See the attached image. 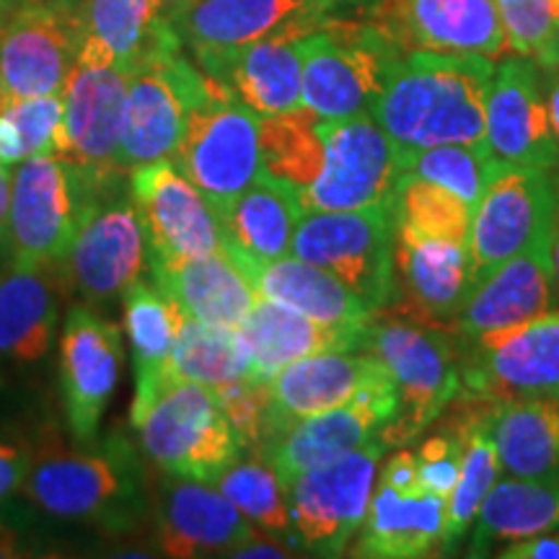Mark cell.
Returning a JSON list of instances; mask_svg holds the SVG:
<instances>
[{"instance_id": "cell-1", "label": "cell", "mask_w": 559, "mask_h": 559, "mask_svg": "<svg viewBox=\"0 0 559 559\" xmlns=\"http://www.w3.org/2000/svg\"><path fill=\"white\" fill-rule=\"evenodd\" d=\"M495 68L498 62L481 55L402 52L370 117L402 153L453 143L489 148L485 120Z\"/></svg>"}, {"instance_id": "cell-2", "label": "cell", "mask_w": 559, "mask_h": 559, "mask_svg": "<svg viewBox=\"0 0 559 559\" xmlns=\"http://www.w3.org/2000/svg\"><path fill=\"white\" fill-rule=\"evenodd\" d=\"M26 495L41 513L109 534L132 531L145 513V472L124 438L109 436L79 453H55L29 469Z\"/></svg>"}, {"instance_id": "cell-3", "label": "cell", "mask_w": 559, "mask_h": 559, "mask_svg": "<svg viewBox=\"0 0 559 559\" xmlns=\"http://www.w3.org/2000/svg\"><path fill=\"white\" fill-rule=\"evenodd\" d=\"M362 349L386 366L396 391V415L381 432L389 449L423 438L464 391L461 347L449 330L400 313H373Z\"/></svg>"}, {"instance_id": "cell-4", "label": "cell", "mask_w": 559, "mask_h": 559, "mask_svg": "<svg viewBox=\"0 0 559 559\" xmlns=\"http://www.w3.org/2000/svg\"><path fill=\"white\" fill-rule=\"evenodd\" d=\"M120 179H99L58 156L21 160L11 185L13 267L45 270L68 260L91 202Z\"/></svg>"}, {"instance_id": "cell-5", "label": "cell", "mask_w": 559, "mask_h": 559, "mask_svg": "<svg viewBox=\"0 0 559 559\" xmlns=\"http://www.w3.org/2000/svg\"><path fill=\"white\" fill-rule=\"evenodd\" d=\"M300 104L319 120L370 115L400 50L373 21L326 19L306 34Z\"/></svg>"}, {"instance_id": "cell-6", "label": "cell", "mask_w": 559, "mask_h": 559, "mask_svg": "<svg viewBox=\"0 0 559 559\" xmlns=\"http://www.w3.org/2000/svg\"><path fill=\"white\" fill-rule=\"evenodd\" d=\"M394 200L362 210L306 213L293 236L290 254L319 264L358 293L373 313L394 300Z\"/></svg>"}, {"instance_id": "cell-7", "label": "cell", "mask_w": 559, "mask_h": 559, "mask_svg": "<svg viewBox=\"0 0 559 559\" xmlns=\"http://www.w3.org/2000/svg\"><path fill=\"white\" fill-rule=\"evenodd\" d=\"M181 39H169L132 70L124 104L117 164L124 174L171 158L185 135L187 117L213 94L218 81L181 55Z\"/></svg>"}, {"instance_id": "cell-8", "label": "cell", "mask_w": 559, "mask_h": 559, "mask_svg": "<svg viewBox=\"0 0 559 559\" xmlns=\"http://www.w3.org/2000/svg\"><path fill=\"white\" fill-rule=\"evenodd\" d=\"M171 160L221 215L264 171L260 115L218 83L213 94L190 111Z\"/></svg>"}, {"instance_id": "cell-9", "label": "cell", "mask_w": 559, "mask_h": 559, "mask_svg": "<svg viewBox=\"0 0 559 559\" xmlns=\"http://www.w3.org/2000/svg\"><path fill=\"white\" fill-rule=\"evenodd\" d=\"M135 430L145 456L169 477L213 485L243 453L215 389L202 383H174L151 404Z\"/></svg>"}, {"instance_id": "cell-10", "label": "cell", "mask_w": 559, "mask_h": 559, "mask_svg": "<svg viewBox=\"0 0 559 559\" xmlns=\"http://www.w3.org/2000/svg\"><path fill=\"white\" fill-rule=\"evenodd\" d=\"M389 445L383 438L330 464L300 472L285 485L293 542L313 557H342L368 515L379 466Z\"/></svg>"}, {"instance_id": "cell-11", "label": "cell", "mask_w": 559, "mask_h": 559, "mask_svg": "<svg viewBox=\"0 0 559 559\" xmlns=\"http://www.w3.org/2000/svg\"><path fill=\"white\" fill-rule=\"evenodd\" d=\"M83 37V0H16L0 19L3 102L60 94Z\"/></svg>"}, {"instance_id": "cell-12", "label": "cell", "mask_w": 559, "mask_h": 559, "mask_svg": "<svg viewBox=\"0 0 559 559\" xmlns=\"http://www.w3.org/2000/svg\"><path fill=\"white\" fill-rule=\"evenodd\" d=\"M559 228V200L547 169L502 164L472 213V285ZM469 285V288H472Z\"/></svg>"}, {"instance_id": "cell-13", "label": "cell", "mask_w": 559, "mask_h": 559, "mask_svg": "<svg viewBox=\"0 0 559 559\" xmlns=\"http://www.w3.org/2000/svg\"><path fill=\"white\" fill-rule=\"evenodd\" d=\"M324 164L298 192L306 213L362 210L394 200L402 177V151L370 115L321 120Z\"/></svg>"}, {"instance_id": "cell-14", "label": "cell", "mask_w": 559, "mask_h": 559, "mask_svg": "<svg viewBox=\"0 0 559 559\" xmlns=\"http://www.w3.org/2000/svg\"><path fill=\"white\" fill-rule=\"evenodd\" d=\"M449 498L417 481L415 453L396 449L379 466L368 515L349 555L362 559H417L443 555Z\"/></svg>"}, {"instance_id": "cell-15", "label": "cell", "mask_w": 559, "mask_h": 559, "mask_svg": "<svg viewBox=\"0 0 559 559\" xmlns=\"http://www.w3.org/2000/svg\"><path fill=\"white\" fill-rule=\"evenodd\" d=\"M459 347L461 381L469 394L495 402L559 400V309L459 342Z\"/></svg>"}, {"instance_id": "cell-16", "label": "cell", "mask_w": 559, "mask_h": 559, "mask_svg": "<svg viewBox=\"0 0 559 559\" xmlns=\"http://www.w3.org/2000/svg\"><path fill=\"white\" fill-rule=\"evenodd\" d=\"M332 11L324 0H190L169 21L202 73L221 83L226 62L243 47L280 32H317Z\"/></svg>"}, {"instance_id": "cell-17", "label": "cell", "mask_w": 559, "mask_h": 559, "mask_svg": "<svg viewBox=\"0 0 559 559\" xmlns=\"http://www.w3.org/2000/svg\"><path fill=\"white\" fill-rule=\"evenodd\" d=\"M130 200L143 223L148 262L198 260L226 251V230L218 210L171 158L132 169Z\"/></svg>"}, {"instance_id": "cell-18", "label": "cell", "mask_w": 559, "mask_h": 559, "mask_svg": "<svg viewBox=\"0 0 559 559\" xmlns=\"http://www.w3.org/2000/svg\"><path fill=\"white\" fill-rule=\"evenodd\" d=\"M66 262L91 306L124 296L148 264V243L132 200L109 187L91 202Z\"/></svg>"}, {"instance_id": "cell-19", "label": "cell", "mask_w": 559, "mask_h": 559, "mask_svg": "<svg viewBox=\"0 0 559 559\" xmlns=\"http://www.w3.org/2000/svg\"><path fill=\"white\" fill-rule=\"evenodd\" d=\"M379 29L400 52L481 55L508 52L495 0H373Z\"/></svg>"}, {"instance_id": "cell-20", "label": "cell", "mask_w": 559, "mask_h": 559, "mask_svg": "<svg viewBox=\"0 0 559 559\" xmlns=\"http://www.w3.org/2000/svg\"><path fill=\"white\" fill-rule=\"evenodd\" d=\"M122 330L86 306L68 311L60 337V391L68 428L81 445L99 438L122 370Z\"/></svg>"}, {"instance_id": "cell-21", "label": "cell", "mask_w": 559, "mask_h": 559, "mask_svg": "<svg viewBox=\"0 0 559 559\" xmlns=\"http://www.w3.org/2000/svg\"><path fill=\"white\" fill-rule=\"evenodd\" d=\"M270 389V438L264 451L288 425L321 415L360 396L391 391V376L383 362L368 349L319 353L288 362L267 381ZM260 456V459H262Z\"/></svg>"}, {"instance_id": "cell-22", "label": "cell", "mask_w": 559, "mask_h": 559, "mask_svg": "<svg viewBox=\"0 0 559 559\" xmlns=\"http://www.w3.org/2000/svg\"><path fill=\"white\" fill-rule=\"evenodd\" d=\"M132 68L83 66L70 68L66 88V160L99 179H120L117 164L122 140L124 104Z\"/></svg>"}, {"instance_id": "cell-23", "label": "cell", "mask_w": 559, "mask_h": 559, "mask_svg": "<svg viewBox=\"0 0 559 559\" xmlns=\"http://www.w3.org/2000/svg\"><path fill=\"white\" fill-rule=\"evenodd\" d=\"M394 277L396 290L386 313L451 332L469 296V243L430 239L396 226Z\"/></svg>"}, {"instance_id": "cell-24", "label": "cell", "mask_w": 559, "mask_h": 559, "mask_svg": "<svg viewBox=\"0 0 559 559\" xmlns=\"http://www.w3.org/2000/svg\"><path fill=\"white\" fill-rule=\"evenodd\" d=\"M485 135L489 151L508 164L539 169L559 164L539 62L521 55L498 62L487 94Z\"/></svg>"}, {"instance_id": "cell-25", "label": "cell", "mask_w": 559, "mask_h": 559, "mask_svg": "<svg viewBox=\"0 0 559 559\" xmlns=\"http://www.w3.org/2000/svg\"><path fill=\"white\" fill-rule=\"evenodd\" d=\"M551 243L555 236L502 262L472 285L451 330L456 342H469L557 309L559 290Z\"/></svg>"}, {"instance_id": "cell-26", "label": "cell", "mask_w": 559, "mask_h": 559, "mask_svg": "<svg viewBox=\"0 0 559 559\" xmlns=\"http://www.w3.org/2000/svg\"><path fill=\"white\" fill-rule=\"evenodd\" d=\"M260 534L210 481L171 477L158 489L156 539L166 557H234Z\"/></svg>"}, {"instance_id": "cell-27", "label": "cell", "mask_w": 559, "mask_h": 559, "mask_svg": "<svg viewBox=\"0 0 559 559\" xmlns=\"http://www.w3.org/2000/svg\"><path fill=\"white\" fill-rule=\"evenodd\" d=\"M394 415V389L360 396V400L342 404V407L288 425L272 440L262 459L275 469L280 481L288 485L300 472L330 464L345 453H353L379 440Z\"/></svg>"}, {"instance_id": "cell-28", "label": "cell", "mask_w": 559, "mask_h": 559, "mask_svg": "<svg viewBox=\"0 0 559 559\" xmlns=\"http://www.w3.org/2000/svg\"><path fill=\"white\" fill-rule=\"evenodd\" d=\"M160 290L187 317L205 324L239 330L251 309L260 304V293L230 251L179 262H148Z\"/></svg>"}, {"instance_id": "cell-29", "label": "cell", "mask_w": 559, "mask_h": 559, "mask_svg": "<svg viewBox=\"0 0 559 559\" xmlns=\"http://www.w3.org/2000/svg\"><path fill=\"white\" fill-rule=\"evenodd\" d=\"M366 326L321 324L304 313L285 309L260 298L239 326V334L249 353V379L267 383L280 368L293 360L319 353H347L362 349Z\"/></svg>"}, {"instance_id": "cell-30", "label": "cell", "mask_w": 559, "mask_h": 559, "mask_svg": "<svg viewBox=\"0 0 559 559\" xmlns=\"http://www.w3.org/2000/svg\"><path fill=\"white\" fill-rule=\"evenodd\" d=\"M230 257L241 264L264 300L304 313L321 324L362 326L373 319V311L362 304L358 293L319 264L304 262L293 254L272 262H254L234 251Z\"/></svg>"}, {"instance_id": "cell-31", "label": "cell", "mask_w": 559, "mask_h": 559, "mask_svg": "<svg viewBox=\"0 0 559 559\" xmlns=\"http://www.w3.org/2000/svg\"><path fill=\"white\" fill-rule=\"evenodd\" d=\"M58 332V296L41 270L13 267L0 280V383L39 366Z\"/></svg>"}, {"instance_id": "cell-32", "label": "cell", "mask_w": 559, "mask_h": 559, "mask_svg": "<svg viewBox=\"0 0 559 559\" xmlns=\"http://www.w3.org/2000/svg\"><path fill=\"white\" fill-rule=\"evenodd\" d=\"M179 37L158 0H83V37L75 62L135 70L160 45Z\"/></svg>"}, {"instance_id": "cell-33", "label": "cell", "mask_w": 559, "mask_h": 559, "mask_svg": "<svg viewBox=\"0 0 559 559\" xmlns=\"http://www.w3.org/2000/svg\"><path fill=\"white\" fill-rule=\"evenodd\" d=\"M124 304V334L132 349L135 368V400H132V428L143 419L151 404L171 389L169 358L185 311L166 296L158 285H130L122 296Z\"/></svg>"}, {"instance_id": "cell-34", "label": "cell", "mask_w": 559, "mask_h": 559, "mask_svg": "<svg viewBox=\"0 0 559 559\" xmlns=\"http://www.w3.org/2000/svg\"><path fill=\"white\" fill-rule=\"evenodd\" d=\"M306 29L272 34L267 39L243 47L226 62L221 83L241 104L260 117H275L300 109L304 86V41Z\"/></svg>"}, {"instance_id": "cell-35", "label": "cell", "mask_w": 559, "mask_h": 559, "mask_svg": "<svg viewBox=\"0 0 559 559\" xmlns=\"http://www.w3.org/2000/svg\"><path fill=\"white\" fill-rule=\"evenodd\" d=\"M555 528H559V469L542 479L500 477L474 519L466 557H487L492 549Z\"/></svg>"}, {"instance_id": "cell-36", "label": "cell", "mask_w": 559, "mask_h": 559, "mask_svg": "<svg viewBox=\"0 0 559 559\" xmlns=\"http://www.w3.org/2000/svg\"><path fill=\"white\" fill-rule=\"evenodd\" d=\"M300 218L304 207L298 202V192L262 171V177L221 213L226 249L254 262L288 257Z\"/></svg>"}, {"instance_id": "cell-37", "label": "cell", "mask_w": 559, "mask_h": 559, "mask_svg": "<svg viewBox=\"0 0 559 559\" xmlns=\"http://www.w3.org/2000/svg\"><path fill=\"white\" fill-rule=\"evenodd\" d=\"M502 477L542 479L559 469V400L526 396L500 402L492 419Z\"/></svg>"}, {"instance_id": "cell-38", "label": "cell", "mask_w": 559, "mask_h": 559, "mask_svg": "<svg viewBox=\"0 0 559 559\" xmlns=\"http://www.w3.org/2000/svg\"><path fill=\"white\" fill-rule=\"evenodd\" d=\"M249 353L239 330L205 324L192 317L181 319L169 358V383H223L249 379Z\"/></svg>"}, {"instance_id": "cell-39", "label": "cell", "mask_w": 559, "mask_h": 559, "mask_svg": "<svg viewBox=\"0 0 559 559\" xmlns=\"http://www.w3.org/2000/svg\"><path fill=\"white\" fill-rule=\"evenodd\" d=\"M260 148L264 174L285 181L296 192L306 190L324 164L321 120L304 107L260 117Z\"/></svg>"}, {"instance_id": "cell-40", "label": "cell", "mask_w": 559, "mask_h": 559, "mask_svg": "<svg viewBox=\"0 0 559 559\" xmlns=\"http://www.w3.org/2000/svg\"><path fill=\"white\" fill-rule=\"evenodd\" d=\"M213 485L234 502L251 526L296 547L288 492L267 461L260 456L247 461L239 459Z\"/></svg>"}, {"instance_id": "cell-41", "label": "cell", "mask_w": 559, "mask_h": 559, "mask_svg": "<svg viewBox=\"0 0 559 559\" xmlns=\"http://www.w3.org/2000/svg\"><path fill=\"white\" fill-rule=\"evenodd\" d=\"M474 210L436 181L402 174L394 192L396 226L430 239L469 243Z\"/></svg>"}, {"instance_id": "cell-42", "label": "cell", "mask_w": 559, "mask_h": 559, "mask_svg": "<svg viewBox=\"0 0 559 559\" xmlns=\"http://www.w3.org/2000/svg\"><path fill=\"white\" fill-rule=\"evenodd\" d=\"M502 164L506 160L495 156L489 148L456 143L402 153V174L436 181V185L459 194L472 210Z\"/></svg>"}, {"instance_id": "cell-43", "label": "cell", "mask_w": 559, "mask_h": 559, "mask_svg": "<svg viewBox=\"0 0 559 559\" xmlns=\"http://www.w3.org/2000/svg\"><path fill=\"white\" fill-rule=\"evenodd\" d=\"M513 55L536 60L539 66H559L555 52L557 5L555 0H495Z\"/></svg>"}, {"instance_id": "cell-44", "label": "cell", "mask_w": 559, "mask_h": 559, "mask_svg": "<svg viewBox=\"0 0 559 559\" xmlns=\"http://www.w3.org/2000/svg\"><path fill=\"white\" fill-rule=\"evenodd\" d=\"M0 109L16 124L26 158H66V96H62V91L60 94L3 102Z\"/></svg>"}, {"instance_id": "cell-45", "label": "cell", "mask_w": 559, "mask_h": 559, "mask_svg": "<svg viewBox=\"0 0 559 559\" xmlns=\"http://www.w3.org/2000/svg\"><path fill=\"white\" fill-rule=\"evenodd\" d=\"M221 409L239 438L241 451L262 456L264 443L270 438V389L267 383L239 379L215 386Z\"/></svg>"}, {"instance_id": "cell-46", "label": "cell", "mask_w": 559, "mask_h": 559, "mask_svg": "<svg viewBox=\"0 0 559 559\" xmlns=\"http://www.w3.org/2000/svg\"><path fill=\"white\" fill-rule=\"evenodd\" d=\"M412 453H415L419 485L428 489V492L449 498L453 487H456L461 466L459 432L451 430L449 425L436 423V432L419 440L417 449H412Z\"/></svg>"}, {"instance_id": "cell-47", "label": "cell", "mask_w": 559, "mask_h": 559, "mask_svg": "<svg viewBox=\"0 0 559 559\" xmlns=\"http://www.w3.org/2000/svg\"><path fill=\"white\" fill-rule=\"evenodd\" d=\"M29 469L32 461L26 456V451L0 440V502L16 492L19 487H24L26 477H29Z\"/></svg>"}, {"instance_id": "cell-48", "label": "cell", "mask_w": 559, "mask_h": 559, "mask_svg": "<svg viewBox=\"0 0 559 559\" xmlns=\"http://www.w3.org/2000/svg\"><path fill=\"white\" fill-rule=\"evenodd\" d=\"M500 559H559V534H539L502 547Z\"/></svg>"}, {"instance_id": "cell-49", "label": "cell", "mask_w": 559, "mask_h": 559, "mask_svg": "<svg viewBox=\"0 0 559 559\" xmlns=\"http://www.w3.org/2000/svg\"><path fill=\"white\" fill-rule=\"evenodd\" d=\"M544 75V96H547V115L551 132L559 143V66H542Z\"/></svg>"}, {"instance_id": "cell-50", "label": "cell", "mask_w": 559, "mask_h": 559, "mask_svg": "<svg viewBox=\"0 0 559 559\" xmlns=\"http://www.w3.org/2000/svg\"><path fill=\"white\" fill-rule=\"evenodd\" d=\"M11 185L13 174L9 166L0 164V241L9 239V213H11Z\"/></svg>"}, {"instance_id": "cell-51", "label": "cell", "mask_w": 559, "mask_h": 559, "mask_svg": "<svg viewBox=\"0 0 559 559\" xmlns=\"http://www.w3.org/2000/svg\"><path fill=\"white\" fill-rule=\"evenodd\" d=\"M19 555V536L9 526H0V557H16Z\"/></svg>"}, {"instance_id": "cell-52", "label": "cell", "mask_w": 559, "mask_h": 559, "mask_svg": "<svg viewBox=\"0 0 559 559\" xmlns=\"http://www.w3.org/2000/svg\"><path fill=\"white\" fill-rule=\"evenodd\" d=\"M158 3H160V9H164L166 16L171 19V16H177V13L185 9V5L190 3V0H158Z\"/></svg>"}, {"instance_id": "cell-53", "label": "cell", "mask_w": 559, "mask_h": 559, "mask_svg": "<svg viewBox=\"0 0 559 559\" xmlns=\"http://www.w3.org/2000/svg\"><path fill=\"white\" fill-rule=\"evenodd\" d=\"M551 257H555V277H557V290H559V228L555 234V243H551Z\"/></svg>"}, {"instance_id": "cell-54", "label": "cell", "mask_w": 559, "mask_h": 559, "mask_svg": "<svg viewBox=\"0 0 559 559\" xmlns=\"http://www.w3.org/2000/svg\"><path fill=\"white\" fill-rule=\"evenodd\" d=\"M13 3H16V0H0V19L5 16V11H9Z\"/></svg>"}, {"instance_id": "cell-55", "label": "cell", "mask_w": 559, "mask_h": 559, "mask_svg": "<svg viewBox=\"0 0 559 559\" xmlns=\"http://www.w3.org/2000/svg\"><path fill=\"white\" fill-rule=\"evenodd\" d=\"M324 3H330L332 9H337L342 3H360V0H324Z\"/></svg>"}, {"instance_id": "cell-56", "label": "cell", "mask_w": 559, "mask_h": 559, "mask_svg": "<svg viewBox=\"0 0 559 559\" xmlns=\"http://www.w3.org/2000/svg\"><path fill=\"white\" fill-rule=\"evenodd\" d=\"M555 52H557V62H559V19H557V34H555Z\"/></svg>"}, {"instance_id": "cell-57", "label": "cell", "mask_w": 559, "mask_h": 559, "mask_svg": "<svg viewBox=\"0 0 559 559\" xmlns=\"http://www.w3.org/2000/svg\"><path fill=\"white\" fill-rule=\"evenodd\" d=\"M0 104H3V88H0Z\"/></svg>"}, {"instance_id": "cell-58", "label": "cell", "mask_w": 559, "mask_h": 559, "mask_svg": "<svg viewBox=\"0 0 559 559\" xmlns=\"http://www.w3.org/2000/svg\"><path fill=\"white\" fill-rule=\"evenodd\" d=\"M555 5H557V13H559V0H555Z\"/></svg>"}]
</instances>
